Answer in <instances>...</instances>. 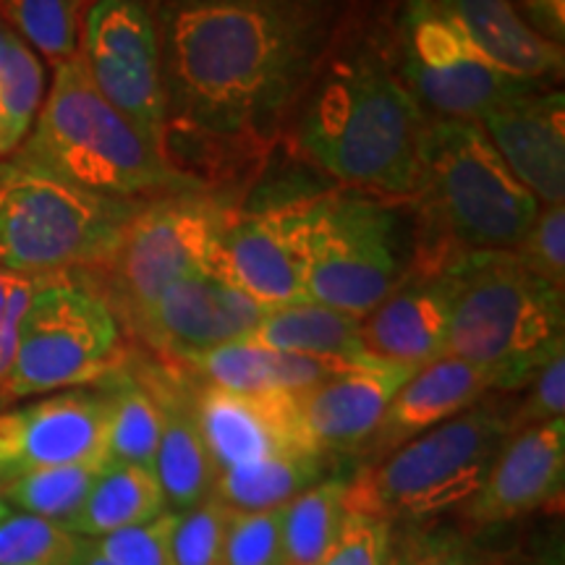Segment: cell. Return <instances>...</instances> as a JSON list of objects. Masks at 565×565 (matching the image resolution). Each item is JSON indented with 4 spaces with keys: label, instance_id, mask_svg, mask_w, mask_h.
Wrapping results in <instances>:
<instances>
[{
    "label": "cell",
    "instance_id": "obj_1",
    "mask_svg": "<svg viewBox=\"0 0 565 565\" xmlns=\"http://www.w3.org/2000/svg\"><path fill=\"white\" fill-rule=\"evenodd\" d=\"M338 0H160L168 126L265 145L333 45Z\"/></svg>",
    "mask_w": 565,
    "mask_h": 565
},
{
    "label": "cell",
    "instance_id": "obj_2",
    "mask_svg": "<svg viewBox=\"0 0 565 565\" xmlns=\"http://www.w3.org/2000/svg\"><path fill=\"white\" fill-rule=\"evenodd\" d=\"M427 118L412 89L370 51L338 58L303 105L301 150L351 186L406 196L419 186Z\"/></svg>",
    "mask_w": 565,
    "mask_h": 565
},
{
    "label": "cell",
    "instance_id": "obj_3",
    "mask_svg": "<svg viewBox=\"0 0 565 565\" xmlns=\"http://www.w3.org/2000/svg\"><path fill=\"white\" fill-rule=\"evenodd\" d=\"M450 280L448 353L477 366L492 391H519L565 351L563 288L513 252H458Z\"/></svg>",
    "mask_w": 565,
    "mask_h": 565
},
{
    "label": "cell",
    "instance_id": "obj_4",
    "mask_svg": "<svg viewBox=\"0 0 565 565\" xmlns=\"http://www.w3.org/2000/svg\"><path fill=\"white\" fill-rule=\"evenodd\" d=\"M17 158L45 168L89 192L121 200H154L200 189L168 152L150 145L89 79L82 55L55 66L30 137Z\"/></svg>",
    "mask_w": 565,
    "mask_h": 565
},
{
    "label": "cell",
    "instance_id": "obj_5",
    "mask_svg": "<svg viewBox=\"0 0 565 565\" xmlns=\"http://www.w3.org/2000/svg\"><path fill=\"white\" fill-rule=\"evenodd\" d=\"M145 202L89 192L11 154L0 160V267L24 275L103 267Z\"/></svg>",
    "mask_w": 565,
    "mask_h": 565
},
{
    "label": "cell",
    "instance_id": "obj_6",
    "mask_svg": "<svg viewBox=\"0 0 565 565\" xmlns=\"http://www.w3.org/2000/svg\"><path fill=\"white\" fill-rule=\"evenodd\" d=\"M508 437V412L479 401L351 477L345 484L349 513L393 524L463 508Z\"/></svg>",
    "mask_w": 565,
    "mask_h": 565
},
{
    "label": "cell",
    "instance_id": "obj_7",
    "mask_svg": "<svg viewBox=\"0 0 565 565\" xmlns=\"http://www.w3.org/2000/svg\"><path fill=\"white\" fill-rule=\"evenodd\" d=\"M416 194L461 252H513L540 212V200L475 121L427 124Z\"/></svg>",
    "mask_w": 565,
    "mask_h": 565
},
{
    "label": "cell",
    "instance_id": "obj_8",
    "mask_svg": "<svg viewBox=\"0 0 565 565\" xmlns=\"http://www.w3.org/2000/svg\"><path fill=\"white\" fill-rule=\"evenodd\" d=\"M121 324L95 288L45 275L19 328L17 353L0 393L6 398L63 393L116 374Z\"/></svg>",
    "mask_w": 565,
    "mask_h": 565
},
{
    "label": "cell",
    "instance_id": "obj_9",
    "mask_svg": "<svg viewBox=\"0 0 565 565\" xmlns=\"http://www.w3.org/2000/svg\"><path fill=\"white\" fill-rule=\"evenodd\" d=\"M404 278L398 212L359 192L315 196L307 221V301L364 320Z\"/></svg>",
    "mask_w": 565,
    "mask_h": 565
},
{
    "label": "cell",
    "instance_id": "obj_10",
    "mask_svg": "<svg viewBox=\"0 0 565 565\" xmlns=\"http://www.w3.org/2000/svg\"><path fill=\"white\" fill-rule=\"evenodd\" d=\"M228 221V207L202 189L147 200L103 265L110 280L105 301H116L134 320L175 280L212 270L217 238Z\"/></svg>",
    "mask_w": 565,
    "mask_h": 565
},
{
    "label": "cell",
    "instance_id": "obj_11",
    "mask_svg": "<svg viewBox=\"0 0 565 565\" xmlns=\"http://www.w3.org/2000/svg\"><path fill=\"white\" fill-rule=\"evenodd\" d=\"M401 79L419 105L448 121L479 124L487 113L540 84L521 82L487 61L437 0H406L398 21Z\"/></svg>",
    "mask_w": 565,
    "mask_h": 565
},
{
    "label": "cell",
    "instance_id": "obj_12",
    "mask_svg": "<svg viewBox=\"0 0 565 565\" xmlns=\"http://www.w3.org/2000/svg\"><path fill=\"white\" fill-rule=\"evenodd\" d=\"M79 55L100 95L166 152L168 108L160 42L141 0H95L82 19Z\"/></svg>",
    "mask_w": 565,
    "mask_h": 565
},
{
    "label": "cell",
    "instance_id": "obj_13",
    "mask_svg": "<svg viewBox=\"0 0 565 565\" xmlns=\"http://www.w3.org/2000/svg\"><path fill=\"white\" fill-rule=\"evenodd\" d=\"M312 200L231 215L217 238L212 273L265 309L307 301V221Z\"/></svg>",
    "mask_w": 565,
    "mask_h": 565
},
{
    "label": "cell",
    "instance_id": "obj_14",
    "mask_svg": "<svg viewBox=\"0 0 565 565\" xmlns=\"http://www.w3.org/2000/svg\"><path fill=\"white\" fill-rule=\"evenodd\" d=\"M103 393L63 391L0 412V484L55 466L108 461Z\"/></svg>",
    "mask_w": 565,
    "mask_h": 565
},
{
    "label": "cell",
    "instance_id": "obj_15",
    "mask_svg": "<svg viewBox=\"0 0 565 565\" xmlns=\"http://www.w3.org/2000/svg\"><path fill=\"white\" fill-rule=\"evenodd\" d=\"M265 312L263 303L204 270L175 280L131 322L160 351L186 362L215 345L249 338Z\"/></svg>",
    "mask_w": 565,
    "mask_h": 565
},
{
    "label": "cell",
    "instance_id": "obj_16",
    "mask_svg": "<svg viewBox=\"0 0 565 565\" xmlns=\"http://www.w3.org/2000/svg\"><path fill=\"white\" fill-rule=\"evenodd\" d=\"M565 419L513 433L498 450L484 482L461 508L475 526L508 524L563 498Z\"/></svg>",
    "mask_w": 565,
    "mask_h": 565
},
{
    "label": "cell",
    "instance_id": "obj_17",
    "mask_svg": "<svg viewBox=\"0 0 565 565\" xmlns=\"http://www.w3.org/2000/svg\"><path fill=\"white\" fill-rule=\"evenodd\" d=\"M416 370L370 362L296 395L303 435L322 456H362L398 387Z\"/></svg>",
    "mask_w": 565,
    "mask_h": 565
},
{
    "label": "cell",
    "instance_id": "obj_18",
    "mask_svg": "<svg viewBox=\"0 0 565 565\" xmlns=\"http://www.w3.org/2000/svg\"><path fill=\"white\" fill-rule=\"evenodd\" d=\"M192 406L217 471L280 450H315L303 435L296 395H244L204 385L194 393Z\"/></svg>",
    "mask_w": 565,
    "mask_h": 565
},
{
    "label": "cell",
    "instance_id": "obj_19",
    "mask_svg": "<svg viewBox=\"0 0 565 565\" xmlns=\"http://www.w3.org/2000/svg\"><path fill=\"white\" fill-rule=\"evenodd\" d=\"M450 280L443 265L406 275L359 324L366 356L419 370L448 353Z\"/></svg>",
    "mask_w": 565,
    "mask_h": 565
},
{
    "label": "cell",
    "instance_id": "obj_20",
    "mask_svg": "<svg viewBox=\"0 0 565 565\" xmlns=\"http://www.w3.org/2000/svg\"><path fill=\"white\" fill-rule=\"evenodd\" d=\"M487 137L524 186L545 204L565 196L563 92L532 89L487 113Z\"/></svg>",
    "mask_w": 565,
    "mask_h": 565
},
{
    "label": "cell",
    "instance_id": "obj_21",
    "mask_svg": "<svg viewBox=\"0 0 565 565\" xmlns=\"http://www.w3.org/2000/svg\"><path fill=\"white\" fill-rule=\"evenodd\" d=\"M487 391H492L490 380L477 366L450 353L419 366L393 395L377 433L362 450L364 461H380L416 435L454 419L456 414L479 404Z\"/></svg>",
    "mask_w": 565,
    "mask_h": 565
},
{
    "label": "cell",
    "instance_id": "obj_22",
    "mask_svg": "<svg viewBox=\"0 0 565 565\" xmlns=\"http://www.w3.org/2000/svg\"><path fill=\"white\" fill-rule=\"evenodd\" d=\"M440 9L500 71L521 82L542 84L563 74V45L526 24L513 0H437Z\"/></svg>",
    "mask_w": 565,
    "mask_h": 565
},
{
    "label": "cell",
    "instance_id": "obj_23",
    "mask_svg": "<svg viewBox=\"0 0 565 565\" xmlns=\"http://www.w3.org/2000/svg\"><path fill=\"white\" fill-rule=\"evenodd\" d=\"M183 364L192 366L200 377L207 380V385L244 395H299L312 391L315 385L324 383L333 374L356 366L328 362V359L299 356V353L270 351L265 345L246 341V338L196 353Z\"/></svg>",
    "mask_w": 565,
    "mask_h": 565
},
{
    "label": "cell",
    "instance_id": "obj_24",
    "mask_svg": "<svg viewBox=\"0 0 565 565\" xmlns=\"http://www.w3.org/2000/svg\"><path fill=\"white\" fill-rule=\"evenodd\" d=\"M160 406V445L154 458V475L171 511H189L212 498L217 466L204 443L194 406L186 395L168 387L152 391Z\"/></svg>",
    "mask_w": 565,
    "mask_h": 565
},
{
    "label": "cell",
    "instance_id": "obj_25",
    "mask_svg": "<svg viewBox=\"0 0 565 565\" xmlns=\"http://www.w3.org/2000/svg\"><path fill=\"white\" fill-rule=\"evenodd\" d=\"M359 324L362 320L324 307V303L296 301L267 309L246 341L265 345L270 351L328 359L338 364L377 362V359L366 356Z\"/></svg>",
    "mask_w": 565,
    "mask_h": 565
},
{
    "label": "cell",
    "instance_id": "obj_26",
    "mask_svg": "<svg viewBox=\"0 0 565 565\" xmlns=\"http://www.w3.org/2000/svg\"><path fill=\"white\" fill-rule=\"evenodd\" d=\"M328 456L317 450H280L257 461L217 471L212 498L233 513L275 511L324 479Z\"/></svg>",
    "mask_w": 565,
    "mask_h": 565
},
{
    "label": "cell",
    "instance_id": "obj_27",
    "mask_svg": "<svg viewBox=\"0 0 565 565\" xmlns=\"http://www.w3.org/2000/svg\"><path fill=\"white\" fill-rule=\"evenodd\" d=\"M166 511V494L154 471L108 461L68 529L84 540H97L121 529L147 524Z\"/></svg>",
    "mask_w": 565,
    "mask_h": 565
},
{
    "label": "cell",
    "instance_id": "obj_28",
    "mask_svg": "<svg viewBox=\"0 0 565 565\" xmlns=\"http://www.w3.org/2000/svg\"><path fill=\"white\" fill-rule=\"evenodd\" d=\"M345 484L343 477L322 479L282 505L286 565H320L330 555L349 519Z\"/></svg>",
    "mask_w": 565,
    "mask_h": 565
},
{
    "label": "cell",
    "instance_id": "obj_29",
    "mask_svg": "<svg viewBox=\"0 0 565 565\" xmlns=\"http://www.w3.org/2000/svg\"><path fill=\"white\" fill-rule=\"evenodd\" d=\"M103 395L105 406H108V414H105V456L108 461L154 471L160 445V406L152 391H147L137 380L118 377L110 391Z\"/></svg>",
    "mask_w": 565,
    "mask_h": 565
},
{
    "label": "cell",
    "instance_id": "obj_30",
    "mask_svg": "<svg viewBox=\"0 0 565 565\" xmlns=\"http://www.w3.org/2000/svg\"><path fill=\"white\" fill-rule=\"evenodd\" d=\"M45 100V68L38 53L13 34L0 61V160L17 154Z\"/></svg>",
    "mask_w": 565,
    "mask_h": 565
},
{
    "label": "cell",
    "instance_id": "obj_31",
    "mask_svg": "<svg viewBox=\"0 0 565 565\" xmlns=\"http://www.w3.org/2000/svg\"><path fill=\"white\" fill-rule=\"evenodd\" d=\"M108 461H84L55 466L24 475L0 484L6 503L21 513L40 515V519L58 521L68 526L71 519L82 511L84 500L92 492Z\"/></svg>",
    "mask_w": 565,
    "mask_h": 565
},
{
    "label": "cell",
    "instance_id": "obj_32",
    "mask_svg": "<svg viewBox=\"0 0 565 565\" xmlns=\"http://www.w3.org/2000/svg\"><path fill=\"white\" fill-rule=\"evenodd\" d=\"M84 0H0V19L55 66L79 55Z\"/></svg>",
    "mask_w": 565,
    "mask_h": 565
},
{
    "label": "cell",
    "instance_id": "obj_33",
    "mask_svg": "<svg viewBox=\"0 0 565 565\" xmlns=\"http://www.w3.org/2000/svg\"><path fill=\"white\" fill-rule=\"evenodd\" d=\"M87 540L58 521L11 511L0 521V565H79Z\"/></svg>",
    "mask_w": 565,
    "mask_h": 565
},
{
    "label": "cell",
    "instance_id": "obj_34",
    "mask_svg": "<svg viewBox=\"0 0 565 565\" xmlns=\"http://www.w3.org/2000/svg\"><path fill=\"white\" fill-rule=\"evenodd\" d=\"M233 511L217 498L179 513L173 526V565H217Z\"/></svg>",
    "mask_w": 565,
    "mask_h": 565
},
{
    "label": "cell",
    "instance_id": "obj_35",
    "mask_svg": "<svg viewBox=\"0 0 565 565\" xmlns=\"http://www.w3.org/2000/svg\"><path fill=\"white\" fill-rule=\"evenodd\" d=\"M217 565H286L282 508L259 513H233Z\"/></svg>",
    "mask_w": 565,
    "mask_h": 565
},
{
    "label": "cell",
    "instance_id": "obj_36",
    "mask_svg": "<svg viewBox=\"0 0 565 565\" xmlns=\"http://www.w3.org/2000/svg\"><path fill=\"white\" fill-rule=\"evenodd\" d=\"M175 521H179V511L168 508L147 524L89 540V547L113 565H173L171 536Z\"/></svg>",
    "mask_w": 565,
    "mask_h": 565
},
{
    "label": "cell",
    "instance_id": "obj_37",
    "mask_svg": "<svg viewBox=\"0 0 565 565\" xmlns=\"http://www.w3.org/2000/svg\"><path fill=\"white\" fill-rule=\"evenodd\" d=\"M385 565H492L458 532L408 529L387 542Z\"/></svg>",
    "mask_w": 565,
    "mask_h": 565
},
{
    "label": "cell",
    "instance_id": "obj_38",
    "mask_svg": "<svg viewBox=\"0 0 565 565\" xmlns=\"http://www.w3.org/2000/svg\"><path fill=\"white\" fill-rule=\"evenodd\" d=\"M515 257L524 263L542 280L565 288V207L563 202L547 204L536 212L532 228L513 249Z\"/></svg>",
    "mask_w": 565,
    "mask_h": 565
},
{
    "label": "cell",
    "instance_id": "obj_39",
    "mask_svg": "<svg viewBox=\"0 0 565 565\" xmlns=\"http://www.w3.org/2000/svg\"><path fill=\"white\" fill-rule=\"evenodd\" d=\"M565 414V351L550 359L529 383L524 395L513 412H508V429L521 433L526 427H536L553 419H563Z\"/></svg>",
    "mask_w": 565,
    "mask_h": 565
},
{
    "label": "cell",
    "instance_id": "obj_40",
    "mask_svg": "<svg viewBox=\"0 0 565 565\" xmlns=\"http://www.w3.org/2000/svg\"><path fill=\"white\" fill-rule=\"evenodd\" d=\"M45 275H24L0 267V383L9 374L17 353L19 328Z\"/></svg>",
    "mask_w": 565,
    "mask_h": 565
},
{
    "label": "cell",
    "instance_id": "obj_41",
    "mask_svg": "<svg viewBox=\"0 0 565 565\" xmlns=\"http://www.w3.org/2000/svg\"><path fill=\"white\" fill-rule=\"evenodd\" d=\"M391 524L370 515L349 513L335 547L320 565H385Z\"/></svg>",
    "mask_w": 565,
    "mask_h": 565
},
{
    "label": "cell",
    "instance_id": "obj_42",
    "mask_svg": "<svg viewBox=\"0 0 565 565\" xmlns=\"http://www.w3.org/2000/svg\"><path fill=\"white\" fill-rule=\"evenodd\" d=\"M524 21L536 34L563 45L565 40V0H521Z\"/></svg>",
    "mask_w": 565,
    "mask_h": 565
},
{
    "label": "cell",
    "instance_id": "obj_43",
    "mask_svg": "<svg viewBox=\"0 0 565 565\" xmlns=\"http://www.w3.org/2000/svg\"><path fill=\"white\" fill-rule=\"evenodd\" d=\"M536 565H565L563 563V545H555L553 550H547V553L540 557V563H536Z\"/></svg>",
    "mask_w": 565,
    "mask_h": 565
},
{
    "label": "cell",
    "instance_id": "obj_44",
    "mask_svg": "<svg viewBox=\"0 0 565 565\" xmlns=\"http://www.w3.org/2000/svg\"><path fill=\"white\" fill-rule=\"evenodd\" d=\"M79 565H113V563H108V561H105V557L97 555L95 550L89 547V540H87V550H84V557H82Z\"/></svg>",
    "mask_w": 565,
    "mask_h": 565
},
{
    "label": "cell",
    "instance_id": "obj_45",
    "mask_svg": "<svg viewBox=\"0 0 565 565\" xmlns=\"http://www.w3.org/2000/svg\"><path fill=\"white\" fill-rule=\"evenodd\" d=\"M11 38H13V32L6 26V21L0 19V61H3V53H6V47H9Z\"/></svg>",
    "mask_w": 565,
    "mask_h": 565
},
{
    "label": "cell",
    "instance_id": "obj_46",
    "mask_svg": "<svg viewBox=\"0 0 565 565\" xmlns=\"http://www.w3.org/2000/svg\"><path fill=\"white\" fill-rule=\"evenodd\" d=\"M11 511H13V508H11L9 503H6V498H3V490H0V521H3L6 515H9Z\"/></svg>",
    "mask_w": 565,
    "mask_h": 565
}]
</instances>
